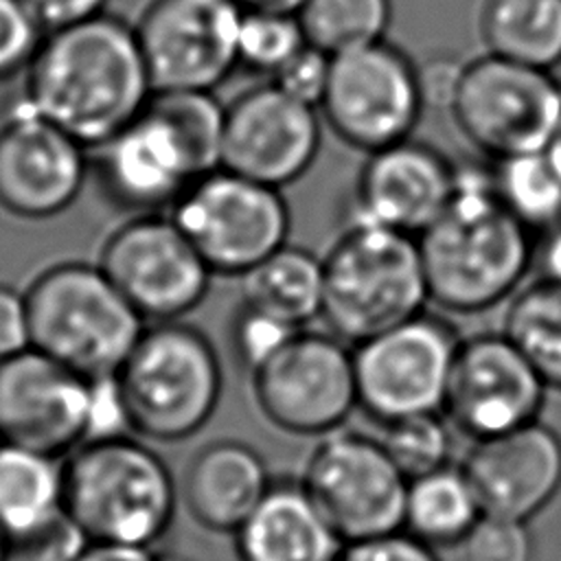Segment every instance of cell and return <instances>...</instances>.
I'll return each instance as SVG.
<instances>
[{
	"label": "cell",
	"mask_w": 561,
	"mask_h": 561,
	"mask_svg": "<svg viewBox=\"0 0 561 561\" xmlns=\"http://www.w3.org/2000/svg\"><path fill=\"white\" fill-rule=\"evenodd\" d=\"M134 434L178 443L199 432L215 414L221 359L204 331L180 320L147 327L116 373Z\"/></svg>",
	"instance_id": "cell-6"
},
{
	"label": "cell",
	"mask_w": 561,
	"mask_h": 561,
	"mask_svg": "<svg viewBox=\"0 0 561 561\" xmlns=\"http://www.w3.org/2000/svg\"><path fill=\"white\" fill-rule=\"evenodd\" d=\"M305 44L296 13L243 9L237 39L241 66L274 77Z\"/></svg>",
	"instance_id": "cell-33"
},
{
	"label": "cell",
	"mask_w": 561,
	"mask_h": 561,
	"mask_svg": "<svg viewBox=\"0 0 561 561\" xmlns=\"http://www.w3.org/2000/svg\"><path fill=\"white\" fill-rule=\"evenodd\" d=\"M0 445H2V443H0Z\"/></svg>",
	"instance_id": "cell-51"
},
{
	"label": "cell",
	"mask_w": 561,
	"mask_h": 561,
	"mask_svg": "<svg viewBox=\"0 0 561 561\" xmlns=\"http://www.w3.org/2000/svg\"><path fill=\"white\" fill-rule=\"evenodd\" d=\"M44 35L24 0H0V83L26 72Z\"/></svg>",
	"instance_id": "cell-36"
},
{
	"label": "cell",
	"mask_w": 561,
	"mask_h": 561,
	"mask_svg": "<svg viewBox=\"0 0 561 561\" xmlns=\"http://www.w3.org/2000/svg\"><path fill=\"white\" fill-rule=\"evenodd\" d=\"M550 388L504 333L462 337L443 414L473 440L493 438L539 421Z\"/></svg>",
	"instance_id": "cell-15"
},
{
	"label": "cell",
	"mask_w": 561,
	"mask_h": 561,
	"mask_svg": "<svg viewBox=\"0 0 561 561\" xmlns=\"http://www.w3.org/2000/svg\"><path fill=\"white\" fill-rule=\"evenodd\" d=\"M546 149H548L552 162L557 164V169L561 171V121H559V127H557V131H554V138L550 140V145H548Z\"/></svg>",
	"instance_id": "cell-47"
},
{
	"label": "cell",
	"mask_w": 561,
	"mask_h": 561,
	"mask_svg": "<svg viewBox=\"0 0 561 561\" xmlns=\"http://www.w3.org/2000/svg\"><path fill=\"white\" fill-rule=\"evenodd\" d=\"M456 164L436 147L408 138L373 153L353 182L348 221L419 237L454 195Z\"/></svg>",
	"instance_id": "cell-19"
},
{
	"label": "cell",
	"mask_w": 561,
	"mask_h": 561,
	"mask_svg": "<svg viewBox=\"0 0 561 561\" xmlns=\"http://www.w3.org/2000/svg\"><path fill=\"white\" fill-rule=\"evenodd\" d=\"M482 515L528 522L561 489V436L541 421L476 440L462 460Z\"/></svg>",
	"instance_id": "cell-21"
},
{
	"label": "cell",
	"mask_w": 561,
	"mask_h": 561,
	"mask_svg": "<svg viewBox=\"0 0 561 561\" xmlns=\"http://www.w3.org/2000/svg\"><path fill=\"white\" fill-rule=\"evenodd\" d=\"M482 508L462 467L445 465L408 482L403 530L427 546H456L480 522Z\"/></svg>",
	"instance_id": "cell-27"
},
{
	"label": "cell",
	"mask_w": 561,
	"mask_h": 561,
	"mask_svg": "<svg viewBox=\"0 0 561 561\" xmlns=\"http://www.w3.org/2000/svg\"><path fill=\"white\" fill-rule=\"evenodd\" d=\"M322 263V320L351 346L423 313L430 302L416 237L346 224Z\"/></svg>",
	"instance_id": "cell-5"
},
{
	"label": "cell",
	"mask_w": 561,
	"mask_h": 561,
	"mask_svg": "<svg viewBox=\"0 0 561 561\" xmlns=\"http://www.w3.org/2000/svg\"><path fill=\"white\" fill-rule=\"evenodd\" d=\"M460 340L449 320L423 311L353 344L357 405L383 425L443 412Z\"/></svg>",
	"instance_id": "cell-9"
},
{
	"label": "cell",
	"mask_w": 561,
	"mask_h": 561,
	"mask_svg": "<svg viewBox=\"0 0 561 561\" xmlns=\"http://www.w3.org/2000/svg\"><path fill=\"white\" fill-rule=\"evenodd\" d=\"M430 302L480 313L511 300L535 259L533 230L500 199L493 167L456 164L454 195L419 237Z\"/></svg>",
	"instance_id": "cell-2"
},
{
	"label": "cell",
	"mask_w": 561,
	"mask_h": 561,
	"mask_svg": "<svg viewBox=\"0 0 561 561\" xmlns=\"http://www.w3.org/2000/svg\"><path fill=\"white\" fill-rule=\"evenodd\" d=\"M318 112L274 81L237 94L226 105L221 167L283 191L300 180L320 153Z\"/></svg>",
	"instance_id": "cell-16"
},
{
	"label": "cell",
	"mask_w": 561,
	"mask_h": 561,
	"mask_svg": "<svg viewBox=\"0 0 561 561\" xmlns=\"http://www.w3.org/2000/svg\"><path fill=\"white\" fill-rule=\"evenodd\" d=\"M64 511V465L57 456L0 445V526L13 546Z\"/></svg>",
	"instance_id": "cell-24"
},
{
	"label": "cell",
	"mask_w": 561,
	"mask_h": 561,
	"mask_svg": "<svg viewBox=\"0 0 561 561\" xmlns=\"http://www.w3.org/2000/svg\"><path fill=\"white\" fill-rule=\"evenodd\" d=\"M75 561H156V554L149 548L138 546L88 541Z\"/></svg>",
	"instance_id": "cell-44"
},
{
	"label": "cell",
	"mask_w": 561,
	"mask_h": 561,
	"mask_svg": "<svg viewBox=\"0 0 561 561\" xmlns=\"http://www.w3.org/2000/svg\"><path fill=\"white\" fill-rule=\"evenodd\" d=\"M559 226H561V224H559Z\"/></svg>",
	"instance_id": "cell-50"
},
{
	"label": "cell",
	"mask_w": 561,
	"mask_h": 561,
	"mask_svg": "<svg viewBox=\"0 0 561 561\" xmlns=\"http://www.w3.org/2000/svg\"><path fill=\"white\" fill-rule=\"evenodd\" d=\"M443 412L416 414L386 425L381 445L408 480L449 465L454 438Z\"/></svg>",
	"instance_id": "cell-32"
},
{
	"label": "cell",
	"mask_w": 561,
	"mask_h": 561,
	"mask_svg": "<svg viewBox=\"0 0 561 561\" xmlns=\"http://www.w3.org/2000/svg\"><path fill=\"white\" fill-rule=\"evenodd\" d=\"M107 2L110 0H24L46 33L101 15Z\"/></svg>",
	"instance_id": "cell-43"
},
{
	"label": "cell",
	"mask_w": 561,
	"mask_h": 561,
	"mask_svg": "<svg viewBox=\"0 0 561 561\" xmlns=\"http://www.w3.org/2000/svg\"><path fill=\"white\" fill-rule=\"evenodd\" d=\"M88 151L20 99L0 121V210L24 221L66 213L83 191Z\"/></svg>",
	"instance_id": "cell-17"
},
{
	"label": "cell",
	"mask_w": 561,
	"mask_h": 561,
	"mask_svg": "<svg viewBox=\"0 0 561 561\" xmlns=\"http://www.w3.org/2000/svg\"><path fill=\"white\" fill-rule=\"evenodd\" d=\"M307 0H239L243 9L254 11H278V13H298Z\"/></svg>",
	"instance_id": "cell-46"
},
{
	"label": "cell",
	"mask_w": 561,
	"mask_h": 561,
	"mask_svg": "<svg viewBox=\"0 0 561 561\" xmlns=\"http://www.w3.org/2000/svg\"><path fill=\"white\" fill-rule=\"evenodd\" d=\"M241 561H340L342 537L302 482H272L265 497L234 533Z\"/></svg>",
	"instance_id": "cell-23"
},
{
	"label": "cell",
	"mask_w": 561,
	"mask_h": 561,
	"mask_svg": "<svg viewBox=\"0 0 561 561\" xmlns=\"http://www.w3.org/2000/svg\"><path fill=\"white\" fill-rule=\"evenodd\" d=\"M331 70V55L305 44L272 79L289 96L320 107Z\"/></svg>",
	"instance_id": "cell-38"
},
{
	"label": "cell",
	"mask_w": 561,
	"mask_h": 561,
	"mask_svg": "<svg viewBox=\"0 0 561 561\" xmlns=\"http://www.w3.org/2000/svg\"><path fill=\"white\" fill-rule=\"evenodd\" d=\"M239 0H149L136 37L153 92L215 90L239 66Z\"/></svg>",
	"instance_id": "cell-14"
},
{
	"label": "cell",
	"mask_w": 561,
	"mask_h": 561,
	"mask_svg": "<svg viewBox=\"0 0 561 561\" xmlns=\"http://www.w3.org/2000/svg\"><path fill=\"white\" fill-rule=\"evenodd\" d=\"M502 331L546 386L561 390V283L541 276L519 287L508 302Z\"/></svg>",
	"instance_id": "cell-28"
},
{
	"label": "cell",
	"mask_w": 561,
	"mask_h": 561,
	"mask_svg": "<svg viewBox=\"0 0 561 561\" xmlns=\"http://www.w3.org/2000/svg\"><path fill=\"white\" fill-rule=\"evenodd\" d=\"M99 267L131 307L153 322L180 320L202 305L215 276L167 213H140L105 239Z\"/></svg>",
	"instance_id": "cell-13"
},
{
	"label": "cell",
	"mask_w": 561,
	"mask_h": 561,
	"mask_svg": "<svg viewBox=\"0 0 561 561\" xmlns=\"http://www.w3.org/2000/svg\"><path fill=\"white\" fill-rule=\"evenodd\" d=\"M298 331L302 329L241 300L230 322V346L239 366L252 375Z\"/></svg>",
	"instance_id": "cell-34"
},
{
	"label": "cell",
	"mask_w": 561,
	"mask_h": 561,
	"mask_svg": "<svg viewBox=\"0 0 561 561\" xmlns=\"http://www.w3.org/2000/svg\"><path fill=\"white\" fill-rule=\"evenodd\" d=\"M31 346L26 294L0 283V359Z\"/></svg>",
	"instance_id": "cell-42"
},
{
	"label": "cell",
	"mask_w": 561,
	"mask_h": 561,
	"mask_svg": "<svg viewBox=\"0 0 561 561\" xmlns=\"http://www.w3.org/2000/svg\"><path fill=\"white\" fill-rule=\"evenodd\" d=\"M462 59L440 53L436 57L425 59L419 66V83H421V94H423V103L425 107H436V110H447L454 103L462 70H465Z\"/></svg>",
	"instance_id": "cell-41"
},
{
	"label": "cell",
	"mask_w": 561,
	"mask_h": 561,
	"mask_svg": "<svg viewBox=\"0 0 561 561\" xmlns=\"http://www.w3.org/2000/svg\"><path fill=\"white\" fill-rule=\"evenodd\" d=\"M90 379L28 346L0 359V443L61 458L85 443Z\"/></svg>",
	"instance_id": "cell-18"
},
{
	"label": "cell",
	"mask_w": 561,
	"mask_h": 561,
	"mask_svg": "<svg viewBox=\"0 0 561 561\" xmlns=\"http://www.w3.org/2000/svg\"><path fill=\"white\" fill-rule=\"evenodd\" d=\"M129 434H134V430L118 377L107 375L90 379L85 440H105Z\"/></svg>",
	"instance_id": "cell-37"
},
{
	"label": "cell",
	"mask_w": 561,
	"mask_h": 561,
	"mask_svg": "<svg viewBox=\"0 0 561 561\" xmlns=\"http://www.w3.org/2000/svg\"><path fill=\"white\" fill-rule=\"evenodd\" d=\"M92 151L105 195L138 215L169 210L199 178L180 134L149 103Z\"/></svg>",
	"instance_id": "cell-20"
},
{
	"label": "cell",
	"mask_w": 561,
	"mask_h": 561,
	"mask_svg": "<svg viewBox=\"0 0 561 561\" xmlns=\"http://www.w3.org/2000/svg\"><path fill=\"white\" fill-rule=\"evenodd\" d=\"M81 528L61 513L57 519L13 546V554L22 561H75L88 546Z\"/></svg>",
	"instance_id": "cell-39"
},
{
	"label": "cell",
	"mask_w": 561,
	"mask_h": 561,
	"mask_svg": "<svg viewBox=\"0 0 561 561\" xmlns=\"http://www.w3.org/2000/svg\"><path fill=\"white\" fill-rule=\"evenodd\" d=\"M241 300L305 329L316 318H322V256L285 243L241 276Z\"/></svg>",
	"instance_id": "cell-25"
},
{
	"label": "cell",
	"mask_w": 561,
	"mask_h": 561,
	"mask_svg": "<svg viewBox=\"0 0 561 561\" xmlns=\"http://www.w3.org/2000/svg\"><path fill=\"white\" fill-rule=\"evenodd\" d=\"M213 274L243 276L287 243L291 213L280 188L224 167L197 178L167 210Z\"/></svg>",
	"instance_id": "cell-8"
},
{
	"label": "cell",
	"mask_w": 561,
	"mask_h": 561,
	"mask_svg": "<svg viewBox=\"0 0 561 561\" xmlns=\"http://www.w3.org/2000/svg\"><path fill=\"white\" fill-rule=\"evenodd\" d=\"M296 15L307 44L333 57L386 39L392 0H307Z\"/></svg>",
	"instance_id": "cell-30"
},
{
	"label": "cell",
	"mask_w": 561,
	"mask_h": 561,
	"mask_svg": "<svg viewBox=\"0 0 561 561\" xmlns=\"http://www.w3.org/2000/svg\"><path fill=\"white\" fill-rule=\"evenodd\" d=\"M24 294L31 346L85 379L116 375L147 329L99 263L50 265Z\"/></svg>",
	"instance_id": "cell-4"
},
{
	"label": "cell",
	"mask_w": 561,
	"mask_h": 561,
	"mask_svg": "<svg viewBox=\"0 0 561 561\" xmlns=\"http://www.w3.org/2000/svg\"><path fill=\"white\" fill-rule=\"evenodd\" d=\"M250 379L261 414L285 434L327 436L359 408L353 346L333 333L298 331Z\"/></svg>",
	"instance_id": "cell-12"
},
{
	"label": "cell",
	"mask_w": 561,
	"mask_h": 561,
	"mask_svg": "<svg viewBox=\"0 0 561 561\" xmlns=\"http://www.w3.org/2000/svg\"><path fill=\"white\" fill-rule=\"evenodd\" d=\"M156 561H193V559L182 557V554H160V557H156Z\"/></svg>",
	"instance_id": "cell-49"
},
{
	"label": "cell",
	"mask_w": 561,
	"mask_h": 561,
	"mask_svg": "<svg viewBox=\"0 0 561 561\" xmlns=\"http://www.w3.org/2000/svg\"><path fill=\"white\" fill-rule=\"evenodd\" d=\"M541 276L554 283H561V226L546 232V241L539 252Z\"/></svg>",
	"instance_id": "cell-45"
},
{
	"label": "cell",
	"mask_w": 561,
	"mask_h": 561,
	"mask_svg": "<svg viewBox=\"0 0 561 561\" xmlns=\"http://www.w3.org/2000/svg\"><path fill=\"white\" fill-rule=\"evenodd\" d=\"M480 35L495 57L552 70L561 64V0H484Z\"/></svg>",
	"instance_id": "cell-26"
},
{
	"label": "cell",
	"mask_w": 561,
	"mask_h": 561,
	"mask_svg": "<svg viewBox=\"0 0 561 561\" xmlns=\"http://www.w3.org/2000/svg\"><path fill=\"white\" fill-rule=\"evenodd\" d=\"M149 105L180 134L199 178L221 167L226 105L210 90H162L151 94Z\"/></svg>",
	"instance_id": "cell-31"
},
{
	"label": "cell",
	"mask_w": 561,
	"mask_h": 561,
	"mask_svg": "<svg viewBox=\"0 0 561 561\" xmlns=\"http://www.w3.org/2000/svg\"><path fill=\"white\" fill-rule=\"evenodd\" d=\"M493 182L504 206L533 232L561 224V171L548 149L491 162Z\"/></svg>",
	"instance_id": "cell-29"
},
{
	"label": "cell",
	"mask_w": 561,
	"mask_h": 561,
	"mask_svg": "<svg viewBox=\"0 0 561 561\" xmlns=\"http://www.w3.org/2000/svg\"><path fill=\"white\" fill-rule=\"evenodd\" d=\"M24 75L22 101L88 149L129 125L153 94L134 24L112 13L48 31Z\"/></svg>",
	"instance_id": "cell-1"
},
{
	"label": "cell",
	"mask_w": 561,
	"mask_h": 561,
	"mask_svg": "<svg viewBox=\"0 0 561 561\" xmlns=\"http://www.w3.org/2000/svg\"><path fill=\"white\" fill-rule=\"evenodd\" d=\"M465 561H533L535 541L528 522L482 515L462 539Z\"/></svg>",
	"instance_id": "cell-35"
},
{
	"label": "cell",
	"mask_w": 561,
	"mask_h": 561,
	"mask_svg": "<svg viewBox=\"0 0 561 561\" xmlns=\"http://www.w3.org/2000/svg\"><path fill=\"white\" fill-rule=\"evenodd\" d=\"M340 561H440L432 546L405 530L346 543Z\"/></svg>",
	"instance_id": "cell-40"
},
{
	"label": "cell",
	"mask_w": 561,
	"mask_h": 561,
	"mask_svg": "<svg viewBox=\"0 0 561 561\" xmlns=\"http://www.w3.org/2000/svg\"><path fill=\"white\" fill-rule=\"evenodd\" d=\"M449 116L491 162L541 151L561 121V83L552 70L486 53L465 64Z\"/></svg>",
	"instance_id": "cell-7"
},
{
	"label": "cell",
	"mask_w": 561,
	"mask_h": 561,
	"mask_svg": "<svg viewBox=\"0 0 561 561\" xmlns=\"http://www.w3.org/2000/svg\"><path fill=\"white\" fill-rule=\"evenodd\" d=\"M11 557H13V541L0 526V561H11Z\"/></svg>",
	"instance_id": "cell-48"
},
{
	"label": "cell",
	"mask_w": 561,
	"mask_h": 561,
	"mask_svg": "<svg viewBox=\"0 0 561 561\" xmlns=\"http://www.w3.org/2000/svg\"><path fill=\"white\" fill-rule=\"evenodd\" d=\"M175 508L169 465L131 434L85 440L64 462V511L90 541L151 548Z\"/></svg>",
	"instance_id": "cell-3"
},
{
	"label": "cell",
	"mask_w": 561,
	"mask_h": 561,
	"mask_svg": "<svg viewBox=\"0 0 561 561\" xmlns=\"http://www.w3.org/2000/svg\"><path fill=\"white\" fill-rule=\"evenodd\" d=\"M300 482L344 543L403 530L410 480L381 440L346 430L322 436Z\"/></svg>",
	"instance_id": "cell-11"
},
{
	"label": "cell",
	"mask_w": 561,
	"mask_h": 561,
	"mask_svg": "<svg viewBox=\"0 0 561 561\" xmlns=\"http://www.w3.org/2000/svg\"><path fill=\"white\" fill-rule=\"evenodd\" d=\"M261 454L234 438L199 447L188 460L180 495L191 517L213 533H237L272 486Z\"/></svg>",
	"instance_id": "cell-22"
},
{
	"label": "cell",
	"mask_w": 561,
	"mask_h": 561,
	"mask_svg": "<svg viewBox=\"0 0 561 561\" xmlns=\"http://www.w3.org/2000/svg\"><path fill=\"white\" fill-rule=\"evenodd\" d=\"M318 110L344 145L364 153L408 140L425 110L419 66L386 39L333 55Z\"/></svg>",
	"instance_id": "cell-10"
}]
</instances>
